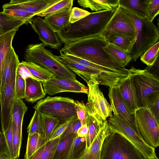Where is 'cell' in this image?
<instances>
[{"instance_id": "obj_1", "label": "cell", "mask_w": 159, "mask_h": 159, "mask_svg": "<svg viewBox=\"0 0 159 159\" xmlns=\"http://www.w3.org/2000/svg\"><path fill=\"white\" fill-rule=\"evenodd\" d=\"M108 43L101 35L64 44L60 51L105 67L127 70L103 49Z\"/></svg>"}, {"instance_id": "obj_2", "label": "cell", "mask_w": 159, "mask_h": 159, "mask_svg": "<svg viewBox=\"0 0 159 159\" xmlns=\"http://www.w3.org/2000/svg\"><path fill=\"white\" fill-rule=\"evenodd\" d=\"M116 9L90 13L83 18L70 24L67 31L57 33V35L65 44L101 35Z\"/></svg>"}, {"instance_id": "obj_3", "label": "cell", "mask_w": 159, "mask_h": 159, "mask_svg": "<svg viewBox=\"0 0 159 159\" xmlns=\"http://www.w3.org/2000/svg\"><path fill=\"white\" fill-rule=\"evenodd\" d=\"M120 8L132 21L134 27L136 40L129 53L132 60L136 61L145 52L158 42V29L147 18L124 5L119 4Z\"/></svg>"}, {"instance_id": "obj_4", "label": "cell", "mask_w": 159, "mask_h": 159, "mask_svg": "<svg viewBox=\"0 0 159 159\" xmlns=\"http://www.w3.org/2000/svg\"><path fill=\"white\" fill-rule=\"evenodd\" d=\"M45 47L43 43L29 45L25 51V61L40 65L51 71L56 77L77 80L75 74Z\"/></svg>"}, {"instance_id": "obj_5", "label": "cell", "mask_w": 159, "mask_h": 159, "mask_svg": "<svg viewBox=\"0 0 159 159\" xmlns=\"http://www.w3.org/2000/svg\"><path fill=\"white\" fill-rule=\"evenodd\" d=\"M33 108L42 115L57 119L59 124L77 116L75 100L68 97L47 96Z\"/></svg>"}, {"instance_id": "obj_6", "label": "cell", "mask_w": 159, "mask_h": 159, "mask_svg": "<svg viewBox=\"0 0 159 159\" xmlns=\"http://www.w3.org/2000/svg\"><path fill=\"white\" fill-rule=\"evenodd\" d=\"M100 159H147L123 136L110 133L102 143Z\"/></svg>"}, {"instance_id": "obj_7", "label": "cell", "mask_w": 159, "mask_h": 159, "mask_svg": "<svg viewBox=\"0 0 159 159\" xmlns=\"http://www.w3.org/2000/svg\"><path fill=\"white\" fill-rule=\"evenodd\" d=\"M128 76L134 88L139 107L143 101L159 94V77L146 69H138L133 66L128 69Z\"/></svg>"}, {"instance_id": "obj_8", "label": "cell", "mask_w": 159, "mask_h": 159, "mask_svg": "<svg viewBox=\"0 0 159 159\" xmlns=\"http://www.w3.org/2000/svg\"><path fill=\"white\" fill-rule=\"evenodd\" d=\"M107 121L111 133H116L123 136L135 146L146 159L157 158L155 148L147 144L134 129L117 115L112 114Z\"/></svg>"}, {"instance_id": "obj_9", "label": "cell", "mask_w": 159, "mask_h": 159, "mask_svg": "<svg viewBox=\"0 0 159 159\" xmlns=\"http://www.w3.org/2000/svg\"><path fill=\"white\" fill-rule=\"evenodd\" d=\"M134 116L137 127L144 142L154 148L159 145V123L149 110L139 107Z\"/></svg>"}, {"instance_id": "obj_10", "label": "cell", "mask_w": 159, "mask_h": 159, "mask_svg": "<svg viewBox=\"0 0 159 159\" xmlns=\"http://www.w3.org/2000/svg\"><path fill=\"white\" fill-rule=\"evenodd\" d=\"M87 84L88 101L85 104L87 111L98 121L103 123L112 114L110 105L99 88L96 80H90Z\"/></svg>"}, {"instance_id": "obj_11", "label": "cell", "mask_w": 159, "mask_h": 159, "mask_svg": "<svg viewBox=\"0 0 159 159\" xmlns=\"http://www.w3.org/2000/svg\"><path fill=\"white\" fill-rule=\"evenodd\" d=\"M17 67L13 70L0 96V116L2 131L8 127L15 99V86Z\"/></svg>"}, {"instance_id": "obj_12", "label": "cell", "mask_w": 159, "mask_h": 159, "mask_svg": "<svg viewBox=\"0 0 159 159\" xmlns=\"http://www.w3.org/2000/svg\"><path fill=\"white\" fill-rule=\"evenodd\" d=\"M112 34L136 39L135 29L132 21L118 6L101 35L105 38Z\"/></svg>"}, {"instance_id": "obj_13", "label": "cell", "mask_w": 159, "mask_h": 159, "mask_svg": "<svg viewBox=\"0 0 159 159\" xmlns=\"http://www.w3.org/2000/svg\"><path fill=\"white\" fill-rule=\"evenodd\" d=\"M42 83L45 93L50 95L62 92L88 93V88L77 80L54 77Z\"/></svg>"}, {"instance_id": "obj_14", "label": "cell", "mask_w": 159, "mask_h": 159, "mask_svg": "<svg viewBox=\"0 0 159 159\" xmlns=\"http://www.w3.org/2000/svg\"><path fill=\"white\" fill-rule=\"evenodd\" d=\"M108 96L111 109L114 115H117L128 123L141 137L137 127L134 115H131L120 95L118 86L109 87ZM142 138V137H141Z\"/></svg>"}, {"instance_id": "obj_15", "label": "cell", "mask_w": 159, "mask_h": 159, "mask_svg": "<svg viewBox=\"0 0 159 159\" xmlns=\"http://www.w3.org/2000/svg\"><path fill=\"white\" fill-rule=\"evenodd\" d=\"M30 25L32 28L39 35V39L45 46L58 49L62 43L56 33L46 23L41 16L32 18Z\"/></svg>"}, {"instance_id": "obj_16", "label": "cell", "mask_w": 159, "mask_h": 159, "mask_svg": "<svg viewBox=\"0 0 159 159\" xmlns=\"http://www.w3.org/2000/svg\"><path fill=\"white\" fill-rule=\"evenodd\" d=\"M58 56L60 61L66 65L72 71L82 78L87 83L90 80H96L99 84L104 85L102 73L96 69L83 66L65 56L60 50Z\"/></svg>"}, {"instance_id": "obj_17", "label": "cell", "mask_w": 159, "mask_h": 159, "mask_svg": "<svg viewBox=\"0 0 159 159\" xmlns=\"http://www.w3.org/2000/svg\"><path fill=\"white\" fill-rule=\"evenodd\" d=\"M61 0H11L9 2L17 5L26 12L38 16Z\"/></svg>"}, {"instance_id": "obj_18", "label": "cell", "mask_w": 159, "mask_h": 159, "mask_svg": "<svg viewBox=\"0 0 159 159\" xmlns=\"http://www.w3.org/2000/svg\"><path fill=\"white\" fill-rule=\"evenodd\" d=\"M110 133L108 121L106 120L89 148L85 150L79 159H100L102 143Z\"/></svg>"}, {"instance_id": "obj_19", "label": "cell", "mask_w": 159, "mask_h": 159, "mask_svg": "<svg viewBox=\"0 0 159 159\" xmlns=\"http://www.w3.org/2000/svg\"><path fill=\"white\" fill-rule=\"evenodd\" d=\"M118 87L123 101L130 113L133 115L139 107L134 88L129 76Z\"/></svg>"}, {"instance_id": "obj_20", "label": "cell", "mask_w": 159, "mask_h": 159, "mask_svg": "<svg viewBox=\"0 0 159 159\" xmlns=\"http://www.w3.org/2000/svg\"><path fill=\"white\" fill-rule=\"evenodd\" d=\"M16 30H15L0 33V96L3 69L5 61L11 48Z\"/></svg>"}, {"instance_id": "obj_21", "label": "cell", "mask_w": 159, "mask_h": 159, "mask_svg": "<svg viewBox=\"0 0 159 159\" xmlns=\"http://www.w3.org/2000/svg\"><path fill=\"white\" fill-rule=\"evenodd\" d=\"M71 11L45 16L44 20L56 33L66 32L69 29L70 23L69 18Z\"/></svg>"}, {"instance_id": "obj_22", "label": "cell", "mask_w": 159, "mask_h": 159, "mask_svg": "<svg viewBox=\"0 0 159 159\" xmlns=\"http://www.w3.org/2000/svg\"><path fill=\"white\" fill-rule=\"evenodd\" d=\"M25 99L28 102L34 103L44 98L46 96L42 82L31 78L25 80Z\"/></svg>"}, {"instance_id": "obj_23", "label": "cell", "mask_w": 159, "mask_h": 159, "mask_svg": "<svg viewBox=\"0 0 159 159\" xmlns=\"http://www.w3.org/2000/svg\"><path fill=\"white\" fill-rule=\"evenodd\" d=\"M31 22V20L13 16L3 11L0 12V31L1 33L14 30L17 31L21 26L24 24H30Z\"/></svg>"}, {"instance_id": "obj_24", "label": "cell", "mask_w": 159, "mask_h": 159, "mask_svg": "<svg viewBox=\"0 0 159 159\" xmlns=\"http://www.w3.org/2000/svg\"><path fill=\"white\" fill-rule=\"evenodd\" d=\"M120 0H79V4L83 8H89L96 12L115 9L118 7Z\"/></svg>"}, {"instance_id": "obj_25", "label": "cell", "mask_w": 159, "mask_h": 159, "mask_svg": "<svg viewBox=\"0 0 159 159\" xmlns=\"http://www.w3.org/2000/svg\"><path fill=\"white\" fill-rule=\"evenodd\" d=\"M20 63L18 57L12 47L11 48L4 64L1 87V94L4 86L11 77L14 70Z\"/></svg>"}, {"instance_id": "obj_26", "label": "cell", "mask_w": 159, "mask_h": 159, "mask_svg": "<svg viewBox=\"0 0 159 159\" xmlns=\"http://www.w3.org/2000/svg\"><path fill=\"white\" fill-rule=\"evenodd\" d=\"M77 135L70 134L61 138L56 148L53 159H68L70 152Z\"/></svg>"}, {"instance_id": "obj_27", "label": "cell", "mask_w": 159, "mask_h": 159, "mask_svg": "<svg viewBox=\"0 0 159 159\" xmlns=\"http://www.w3.org/2000/svg\"><path fill=\"white\" fill-rule=\"evenodd\" d=\"M61 139V135L48 140L28 159H53L56 148Z\"/></svg>"}, {"instance_id": "obj_28", "label": "cell", "mask_w": 159, "mask_h": 159, "mask_svg": "<svg viewBox=\"0 0 159 159\" xmlns=\"http://www.w3.org/2000/svg\"><path fill=\"white\" fill-rule=\"evenodd\" d=\"M104 38L108 43L129 52L136 40L135 38L117 34H111Z\"/></svg>"}, {"instance_id": "obj_29", "label": "cell", "mask_w": 159, "mask_h": 159, "mask_svg": "<svg viewBox=\"0 0 159 159\" xmlns=\"http://www.w3.org/2000/svg\"><path fill=\"white\" fill-rule=\"evenodd\" d=\"M28 107L22 99H15L11 112L12 122L16 125L19 133L22 135V126L23 117Z\"/></svg>"}, {"instance_id": "obj_30", "label": "cell", "mask_w": 159, "mask_h": 159, "mask_svg": "<svg viewBox=\"0 0 159 159\" xmlns=\"http://www.w3.org/2000/svg\"><path fill=\"white\" fill-rule=\"evenodd\" d=\"M21 62L35 78L42 82L56 77L51 71L37 64L25 61Z\"/></svg>"}, {"instance_id": "obj_31", "label": "cell", "mask_w": 159, "mask_h": 159, "mask_svg": "<svg viewBox=\"0 0 159 159\" xmlns=\"http://www.w3.org/2000/svg\"><path fill=\"white\" fill-rule=\"evenodd\" d=\"M86 120V124L88 128V132L86 138V148L85 150H87L89 148L103 125L104 122L101 123L99 121L87 111Z\"/></svg>"}, {"instance_id": "obj_32", "label": "cell", "mask_w": 159, "mask_h": 159, "mask_svg": "<svg viewBox=\"0 0 159 159\" xmlns=\"http://www.w3.org/2000/svg\"><path fill=\"white\" fill-rule=\"evenodd\" d=\"M103 49L125 67L132 60L131 57L129 52L112 44L108 43Z\"/></svg>"}, {"instance_id": "obj_33", "label": "cell", "mask_w": 159, "mask_h": 159, "mask_svg": "<svg viewBox=\"0 0 159 159\" xmlns=\"http://www.w3.org/2000/svg\"><path fill=\"white\" fill-rule=\"evenodd\" d=\"M48 140L37 133L28 135L25 159H28Z\"/></svg>"}, {"instance_id": "obj_34", "label": "cell", "mask_w": 159, "mask_h": 159, "mask_svg": "<svg viewBox=\"0 0 159 159\" xmlns=\"http://www.w3.org/2000/svg\"><path fill=\"white\" fill-rule=\"evenodd\" d=\"M27 129L28 135L37 133L42 137L46 138L41 115L36 111H34Z\"/></svg>"}, {"instance_id": "obj_35", "label": "cell", "mask_w": 159, "mask_h": 159, "mask_svg": "<svg viewBox=\"0 0 159 159\" xmlns=\"http://www.w3.org/2000/svg\"><path fill=\"white\" fill-rule=\"evenodd\" d=\"M73 0H61L38 16L45 17L65 11H71L73 5Z\"/></svg>"}, {"instance_id": "obj_36", "label": "cell", "mask_w": 159, "mask_h": 159, "mask_svg": "<svg viewBox=\"0 0 159 159\" xmlns=\"http://www.w3.org/2000/svg\"><path fill=\"white\" fill-rule=\"evenodd\" d=\"M3 12L11 16L31 20L35 16L28 13L20 8L17 5L10 3L4 4L2 6Z\"/></svg>"}, {"instance_id": "obj_37", "label": "cell", "mask_w": 159, "mask_h": 159, "mask_svg": "<svg viewBox=\"0 0 159 159\" xmlns=\"http://www.w3.org/2000/svg\"><path fill=\"white\" fill-rule=\"evenodd\" d=\"M142 7L145 17L150 22L159 13V0H143Z\"/></svg>"}, {"instance_id": "obj_38", "label": "cell", "mask_w": 159, "mask_h": 159, "mask_svg": "<svg viewBox=\"0 0 159 159\" xmlns=\"http://www.w3.org/2000/svg\"><path fill=\"white\" fill-rule=\"evenodd\" d=\"M86 148V137H80L77 136L73 142L68 159H79Z\"/></svg>"}, {"instance_id": "obj_39", "label": "cell", "mask_w": 159, "mask_h": 159, "mask_svg": "<svg viewBox=\"0 0 159 159\" xmlns=\"http://www.w3.org/2000/svg\"><path fill=\"white\" fill-rule=\"evenodd\" d=\"M159 42L156 43L141 56V61L148 66L153 65L159 57Z\"/></svg>"}, {"instance_id": "obj_40", "label": "cell", "mask_w": 159, "mask_h": 159, "mask_svg": "<svg viewBox=\"0 0 159 159\" xmlns=\"http://www.w3.org/2000/svg\"><path fill=\"white\" fill-rule=\"evenodd\" d=\"M141 107L148 109L155 119L159 123V94L145 99Z\"/></svg>"}, {"instance_id": "obj_41", "label": "cell", "mask_w": 159, "mask_h": 159, "mask_svg": "<svg viewBox=\"0 0 159 159\" xmlns=\"http://www.w3.org/2000/svg\"><path fill=\"white\" fill-rule=\"evenodd\" d=\"M63 53L65 56L68 58L78 62L81 65L100 71L101 72L102 75H107L110 69L108 67L91 62L85 60L68 53Z\"/></svg>"}, {"instance_id": "obj_42", "label": "cell", "mask_w": 159, "mask_h": 159, "mask_svg": "<svg viewBox=\"0 0 159 159\" xmlns=\"http://www.w3.org/2000/svg\"><path fill=\"white\" fill-rule=\"evenodd\" d=\"M46 138H49L56 127L59 124V121L56 118L42 115Z\"/></svg>"}, {"instance_id": "obj_43", "label": "cell", "mask_w": 159, "mask_h": 159, "mask_svg": "<svg viewBox=\"0 0 159 159\" xmlns=\"http://www.w3.org/2000/svg\"><path fill=\"white\" fill-rule=\"evenodd\" d=\"M5 137L7 146V152L11 159H15L12 146L13 128L11 117L8 127L2 131Z\"/></svg>"}, {"instance_id": "obj_44", "label": "cell", "mask_w": 159, "mask_h": 159, "mask_svg": "<svg viewBox=\"0 0 159 159\" xmlns=\"http://www.w3.org/2000/svg\"><path fill=\"white\" fill-rule=\"evenodd\" d=\"M13 138L12 146L15 159H18L20 154L22 135L18 131L16 124L12 122Z\"/></svg>"}, {"instance_id": "obj_45", "label": "cell", "mask_w": 159, "mask_h": 159, "mask_svg": "<svg viewBox=\"0 0 159 159\" xmlns=\"http://www.w3.org/2000/svg\"><path fill=\"white\" fill-rule=\"evenodd\" d=\"M25 81L21 76L16 73L15 86V99H23L25 98Z\"/></svg>"}, {"instance_id": "obj_46", "label": "cell", "mask_w": 159, "mask_h": 159, "mask_svg": "<svg viewBox=\"0 0 159 159\" xmlns=\"http://www.w3.org/2000/svg\"><path fill=\"white\" fill-rule=\"evenodd\" d=\"M143 0H120V4L123 5L145 16L142 7Z\"/></svg>"}, {"instance_id": "obj_47", "label": "cell", "mask_w": 159, "mask_h": 159, "mask_svg": "<svg viewBox=\"0 0 159 159\" xmlns=\"http://www.w3.org/2000/svg\"><path fill=\"white\" fill-rule=\"evenodd\" d=\"M90 13L83 9L74 7L71 10L69 22L70 24L74 23L88 16Z\"/></svg>"}, {"instance_id": "obj_48", "label": "cell", "mask_w": 159, "mask_h": 159, "mask_svg": "<svg viewBox=\"0 0 159 159\" xmlns=\"http://www.w3.org/2000/svg\"><path fill=\"white\" fill-rule=\"evenodd\" d=\"M81 126V123L77 116L73 118L69 123L64 131L61 135V138L69 134H77L78 130Z\"/></svg>"}, {"instance_id": "obj_49", "label": "cell", "mask_w": 159, "mask_h": 159, "mask_svg": "<svg viewBox=\"0 0 159 159\" xmlns=\"http://www.w3.org/2000/svg\"><path fill=\"white\" fill-rule=\"evenodd\" d=\"M75 103L77 116L82 125L86 124L87 110L85 104L77 100L75 101Z\"/></svg>"}, {"instance_id": "obj_50", "label": "cell", "mask_w": 159, "mask_h": 159, "mask_svg": "<svg viewBox=\"0 0 159 159\" xmlns=\"http://www.w3.org/2000/svg\"><path fill=\"white\" fill-rule=\"evenodd\" d=\"M73 118L62 123L59 124L51 134L48 140L54 139L60 136L64 131L69 123Z\"/></svg>"}, {"instance_id": "obj_51", "label": "cell", "mask_w": 159, "mask_h": 159, "mask_svg": "<svg viewBox=\"0 0 159 159\" xmlns=\"http://www.w3.org/2000/svg\"><path fill=\"white\" fill-rule=\"evenodd\" d=\"M16 73L20 75L25 80L28 78H31L38 80L31 74L28 69L21 62L18 65Z\"/></svg>"}, {"instance_id": "obj_52", "label": "cell", "mask_w": 159, "mask_h": 159, "mask_svg": "<svg viewBox=\"0 0 159 159\" xmlns=\"http://www.w3.org/2000/svg\"><path fill=\"white\" fill-rule=\"evenodd\" d=\"M7 152V146L6 140L3 133L0 130V153Z\"/></svg>"}, {"instance_id": "obj_53", "label": "cell", "mask_w": 159, "mask_h": 159, "mask_svg": "<svg viewBox=\"0 0 159 159\" xmlns=\"http://www.w3.org/2000/svg\"><path fill=\"white\" fill-rule=\"evenodd\" d=\"M88 132V128L87 124L82 125L78 130L77 134L79 137H86Z\"/></svg>"}, {"instance_id": "obj_54", "label": "cell", "mask_w": 159, "mask_h": 159, "mask_svg": "<svg viewBox=\"0 0 159 159\" xmlns=\"http://www.w3.org/2000/svg\"><path fill=\"white\" fill-rule=\"evenodd\" d=\"M0 159H11L7 153L5 152L0 153Z\"/></svg>"}, {"instance_id": "obj_55", "label": "cell", "mask_w": 159, "mask_h": 159, "mask_svg": "<svg viewBox=\"0 0 159 159\" xmlns=\"http://www.w3.org/2000/svg\"><path fill=\"white\" fill-rule=\"evenodd\" d=\"M158 159V158L157 157V158H155V159Z\"/></svg>"}, {"instance_id": "obj_56", "label": "cell", "mask_w": 159, "mask_h": 159, "mask_svg": "<svg viewBox=\"0 0 159 159\" xmlns=\"http://www.w3.org/2000/svg\"><path fill=\"white\" fill-rule=\"evenodd\" d=\"M0 33H1L0 31Z\"/></svg>"}]
</instances>
